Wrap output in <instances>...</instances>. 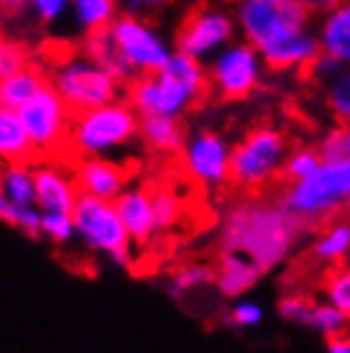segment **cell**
<instances>
[{
	"mask_svg": "<svg viewBox=\"0 0 350 353\" xmlns=\"http://www.w3.org/2000/svg\"><path fill=\"white\" fill-rule=\"evenodd\" d=\"M154 192V210H156V221H158V230L174 228L179 218H182V200L174 190L169 187H158V190H151Z\"/></svg>",
	"mask_w": 350,
	"mask_h": 353,
	"instance_id": "33",
	"label": "cell"
},
{
	"mask_svg": "<svg viewBox=\"0 0 350 353\" xmlns=\"http://www.w3.org/2000/svg\"><path fill=\"white\" fill-rule=\"evenodd\" d=\"M215 284V266L202 264V261H192V264L179 266L172 274V282H169V294L182 300L187 294L202 290V287H210Z\"/></svg>",
	"mask_w": 350,
	"mask_h": 353,
	"instance_id": "26",
	"label": "cell"
},
{
	"mask_svg": "<svg viewBox=\"0 0 350 353\" xmlns=\"http://www.w3.org/2000/svg\"><path fill=\"white\" fill-rule=\"evenodd\" d=\"M3 41H6V36H3V31H0V46H3Z\"/></svg>",
	"mask_w": 350,
	"mask_h": 353,
	"instance_id": "43",
	"label": "cell"
},
{
	"mask_svg": "<svg viewBox=\"0 0 350 353\" xmlns=\"http://www.w3.org/2000/svg\"><path fill=\"white\" fill-rule=\"evenodd\" d=\"M263 274L266 272L251 256L233 248H220L215 261V290L225 300H240L258 284Z\"/></svg>",
	"mask_w": 350,
	"mask_h": 353,
	"instance_id": "17",
	"label": "cell"
},
{
	"mask_svg": "<svg viewBox=\"0 0 350 353\" xmlns=\"http://www.w3.org/2000/svg\"><path fill=\"white\" fill-rule=\"evenodd\" d=\"M41 239L59 248H67L77 241V228L74 218L67 212H44L41 215Z\"/></svg>",
	"mask_w": 350,
	"mask_h": 353,
	"instance_id": "29",
	"label": "cell"
},
{
	"mask_svg": "<svg viewBox=\"0 0 350 353\" xmlns=\"http://www.w3.org/2000/svg\"><path fill=\"white\" fill-rule=\"evenodd\" d=\"M350 325V320L342 315L340 310L335 307L333 302H312V307H309V315H307V323L305 327H309V330H315L317 336H322L325 341L327 338L338 336V333H342L345 327Z\"/></svg>",
	"mask_w": 350,
	"mask_h": 353,
	"instance_id": "27",
	"label": "cell"
},
{
	"mask_svg": "<svg viewBox=\"0 0 350 353\" xmlns=\"http://www.w3.org/2000/svg\"><path fill=\"white\" fill-rule=\"evenodd\" d=\"M299 3L305 6V10L312 18H320V16H325L327 10H333L340 0H299Z\"/></svg>",
	"mask_w": 350,
	"mask_h": 353,
	"instance_id": "39",
	"label": "cell"
},
{
	"mask_svg": "<svg viewBox=\"0 0 350 353\" xmlns=\"http://www.w3.org/2000/svg\"><path fill=\"white\" fill-rule=\"evenodd\" d=\"M141 115L136 108L121 97L105 105L90 108L82 113H74L70 131V159H85V157H110L123 154L133 143L141 141Z\"/></svg>",
	"mask_w": 350,
	"mask_h": 353,
	"instance_id": "3",
	"label": "cell"
},
{
	"mask_svg": "<svg viewBox=\"0 0 350 353\" xmlns=\"http://www.w3.org/2000/svg\"><path fill=\"white\" fill-rule=\"evenodd\" d=\"M289 141L281 128L271 123L254 125L238 143H233L230 159V187L238 192L258 194L274 182L284 179V167L289 157Z\"/></svg>",
	"mask_w": 350,
	"mask_h": 353,
	"instance_id": "5",
	"label": "cell"
},
{
	"mask_svg": "<svg viewBox=\"0 0 350 353\" xmlns=\"http://www.w3.org/2000/svg\"><path fill=\"white\" fill-rule=\"evenodd\" d=\"M18 115L26 125L28 139L34 143L36 159H61V157H67L74 110L52 88V82L44 90H39L26 105L18 108Z\"/></svg>",
	"mask_w": 350,
	"mask_h": 353,
	"instance_id": "8",
	"label": "cell"
},
{
	"mask_svg": "<svg viewBox=\"0 0 350 353\" xmlns=\"http://www.w3.org/2000/svg\"><path fill=\"white\" fill-rule=\"evenodd\" d=\"M172 3H174V0H121V13L156 21Z\"/></svg>",
	"mask_w": 350,
	"mask_h": 353,
	"instance_id": "38",
	"label": "cell"
},
{
	"mask_svg": "<svg viewBox=\"0 0 350 353\" xmlns=\"http://www.w3.org/2000/svg\"><path fill=\"white\" fill-rule=\"evenodd\" d=\"M322 292L325 300L333 302L335 307L350 320V266H338L335 272L327 274Z\"/></svg>",
	"mask_w": 350,
	"mask_h": 353,
	"instance_id": "32",
	"label": "cell"
},
{
	"mask_svg": "<svg viewBox=\"0 0 350 353\" xmlns=\"http://www.w3.org/2000/svg\"><path fill=\"white\" fill-rule=\"evenodd\" d=\"M28 64H31V57H28L26 46L6 39L3 46H0V77H8V74L23 70Z\"/></svg>",
	"mask_w": 350,
	"mask_h": 353,
	"instance_id": "36",
	"label": "cell"
},
{
	"mask_svg": "<svg viewBox=\"0 0 350 353\" xmlns=\"http://www.w3.org/2000/svg\"><path fill=\"white\" fill-rule=\"evenodd\" d=\"M70 6L72 0H26V13L41 28H54L70 18Z\"/></svg>",
	"mask_w": 350,
	"mask_h": 353,
	"instance_id": "30",
	"label": "cell"
},
{
	"mask_svg": "<svg viewBox=\"0 0 350 353\" xmlns=\"http://www.w3.org/2000/svg\"><path fill=\"white\" fill-rule=\"evenodd\" d=\"M107 28H110L115 44L123 52L125 62L131 64L136 77L156 74L176 52L174 41H169L167 36L158 31L156 23L149 21V18H136L121 13Z\"/></svg>",
	"mask_w": 350,
	"mask_h": 353,
	"instance_id": "11",
	"label": "cell"
},
{
	"mask_svg": "<svg viewBox=\"0 0 350 353\" xmlns=\"http://www.w3.org/2000/svg\"><path fill=\"white\" fill-rule=\"evenodd\" d=\"M279 203L305 223V228L333 218L335 212L350 205V159L325 157L312 174L284 185Z\"/></svg>",
	"mask_w": 350,
	"mask_h": 353,
	"instance_id": "4",
	"label": "cell"
},
{
	"mask_svg": "<svg viewBox=\"0 0 350 353\" xmlns=\"http://www.w3.org/2000/svg\"><path fill=\"white\" fill-rule=\"evenodd\" d=\"M77 243L90 254L110 259L115 266L133 264V241L123 223L115 203L79 194V203L72 212Z\"/></svg>",
	"mask_w": 350,
	"mask_h": 353,
	"instance_id": "7",
	"label": "cell"
},
{
	"mask_svg": "<svg viewBox=\"0 0 350 353\" xmlns=\"http://www.w3.org/2000/svg\"><path fill=\"white\" fill-rule=\"evenodd\" d=\"M305 223L297 221L276 200H263L256 194L238 197L220 218V248H233L251 256L263 272L281 266L294 254Z\"/></svg>",
	"mask_w": 350,
	"mask_h": 353,
	"instance_id": "1",
	"label": "cell"
},
{
	"mask_svg": "<svg viewBox=\"0 0 350 353\" xmlns=\"http://www.w3.org/2000/svg\"><path fill=\"white\" fill-rule=\"evenodd\" d=\"M0 185L6 200L16 208L36 205V179H34V161H16L0 167Z\"/></svg>",
	"mask_w": 350,
	"mask_h": 353,
	"instance_id": "24",
	"label": "cell"
},
{
	"mask_svg": "<svg viewBox=\"0 0 350 353\" xmlns=\"http://www.w3.org/2000/svg\"><path fill=\"white\" fill-rule=\"evenodd\" d=\"M266 70L261 52L251 41L236 39L207 62L210 92L225 103L245 100L261 88Z\"/></svg>",
	"mask_w": 350,
	"mask_h": 353,
	"instance_id": "10",
	"label": "cell"
},
{
	"mask_svg": "<svg viewBox=\"0 0 350 353\" xmlns=\"http://www.w3.org/2000/svg\"><path fill=\"white\" fill-rule=\"evenodd\" d=\"M325 103L338 123H350V67L325 82Z\"/></svg>",
	"mask_w": 350,
	"mask_h": 353,
	"instance_id": "28",
	"label": "cell"
},
{
	"mask_svg": "<svg viewBox=\"0 0 350 353\" xmlns=\"http://www.w3.org/2000/svg\"><path fill=\"white\" fill-rule=\"evenodd\" d=\"M46 74L52 88L64 97V103L74 113L125 97V85L115 80L110 72L103 70L82 49L61 54L59 59H54Z\"/></svg>",
	"mask_w": 350,
	"mask_h": 353,
	"instance_id": "6",
	"label": "cell"
},
{
	"mask_svg": "<svg viewBox=\"0 0 350 353\" xmlns=\"http://www.w3.org/2000/svg\"><path fill=\"white\" fill-rule=\"evenodd\" d=\"M138 136L141 143L158 157H179L187 141L182 118H172V115H143Z\"/></svg>",
	"mask_w": 350,
	"mask_h": 353,
	"instance_id": "19",
	"label": "cell"
},
{
	"mask_svg": "<svg viewBox=\"0 0 350 353\" xmlns=\"http://www.w3.org/2000/svg\"><path fill=\"white\" fill-rule=\"evenodd\" d=\"M16 161H36L34 143L18 110L0 105V164H16Z\"/></svg>",
	"mask_w": 350,
	"mask_h": 353,
	"instance_id": "21",
	"label": "cell"
},
{
	"mask_svg": "<svg viewBox=\"0 0 350 353\" xmlns=\"http://www.w3.org/2000/svg\"><path fill=\"white\" fill-rule=\"evenodd\" d=\"M0 167H3V164H0ZM16 212H18V208L6 200V194H3V185H0V223H6V225L13 228V223H16Z\"/></svg>",
	"mask_w": 350,
	"mask_h": 353,
	"instance_id": "41",
	"label": "cell"
},
{
	"mask_svg": "<svg viewBox=\"0 0 350 353\" xmlns=\"http://www.w3.org/2000/svg\"><path fill=\"white\" fill-rule=\"evenodd\" d=\"M26 10V0H0V16L13 18Z\"/></svg>",
	"mask_w": 350,
	"mask_h": 353,
	"instance_id": "42",
	"label": "cell"
},
{
	"mask_svg": "<svg viewBox=\"0 0 350 353\" xmlns=\"http://www.w3.org/2000/svg\"><path fill=\"white\" fill-rule=\"evenodd\" d=\"M327 351L330 353H350V330L345 327L342 333L327 338Z\"/></svg>",
	"mask_w": 350,
	"mask_h": 353,
	"instance_id": "40",
	"label": "cell"
},
{
	"mask_svg": "<svg viewBox=\"0 0 350 353\" xmlns=\"http://www.w3.org/2000/svg\"><path fill=\"white\" fill-rule=\"evenodd\" d=\"M230 159H233V146L225 141L223 133L212 128L187 133V141L179 151L184 174L207 192H218L230 185Z\"/></svg>",
	"mask_w": 350,
	"mask_h": 353,
	"instance_id": "13",
	"label": "cell"
},
{
	"mask_svg": "<svg viewBox=\"0 0 350 353\" xmlns=\"http://www.w3.org/2000/svg\"><path fill=\"white\" fill-rule=\"evenodd\" d=\"M350 254V223L338 221L320 230V236L312 243V256L320 264L335 266L342 264Z\"/></svg>",
	"mask_w": 350,
	"mask_h": 353,
	"instance_id": "25",
	"label": "cell"
},
{
	"mask_svg": "<svg viewBox=\"0 0 350 353\" xmlns=\"http://www.w3.org/2000/svg\"><path fill=\"white\" fill-rule=\"evenodd\" d=\"M36 205L41 212H67L72 215L79 203V185L72 164L64 167L61 159H39L34 164Z\"/></svg>",
	"mask_w": 350,
	"mask_h": 353,
	"instance_id": "14",
	"label": "cell"
},
{
	"mask_svg": "<svg viewBox=\"0 0 350 353\" xmlns=\"http://www.w3.org/2000/svg\"><path fill=\"white\" fill-rule=\"evenodd\" d=\"M322 151L320 146H297V149L289 151L287 157V167H284V179L291 182V179H302V176L312 174L320 164H322Z\"/></svg>",
	"mask_w": 350,
	"mask_h": 353,
	"instance_id": "31",
	"label": "cell"
},
{
	"mask_svg": "<svg viewBox=\"0 0 350 353\" xmlns=\"http://www.w3.org/2000/svg\"><path fill=\"white\" fill-rule=\"evenodd\" d=\"M115 208H118L125 228L131 233L133 246H146V243H151L161 233L156 221V210H154V192H151L149 187L128 185L125 192L115 200Z\"/></svg>",
	"mask_w": 350,
	"mask_h": 353,
	"instance_id": "16",
	"label": "cell"
},
{
	"mask_svg": "<svg viewBox=\"0 0 350 353\" xmlns=\"http://www.w3.org/2000/svg\"><path fill=\"white\" fill-rule=\"evenodd\" d=\"M315 31L322 54L350 67V0H340L333 10L317 18Z\"/></svg>",
	"mask_w": 350,
	"mask_h": 353,
	"instance_id": "18",
	"label": "cell"
},
{
	"mask_svg": "<svg viewBox=\"0 0 350 353\" xmlns=\"http://www.w3.org/2000/svg\"><path fill=\"white\" fill-rule=\"evenodd\" d=\"M312 297H307L302 292H289V294H284L276 305V312H279L281 320H287L291 325H302L305 327L307 323V315H309V307H312Z\"/></svg>",
	"mask_w": 350,
	"mask_h": 353,
	"instance_id": "34",
	"label": "cell"
},
{
	"mask_svg": "<svg viewBox=\"0 0 350 353\" xmlns=\"http://www.w3.org/2000/svg\"><path fill=\"white\" fill-rule=\"evenodd\" d=\"M121 16V0H72L70 18L79 34L103 31Z\"/></svg>",
	"mask_w": 350,
	"mask_h": 353,
	"instance_id": "23",
	"label": "cell"
},
{
	"mask_svg": "<svg viewBox=\"0 0 350 353\" xmlns=\"http://www.w3.org/2000/svg\"><path fill=\"white\" fill-rule=\"evenodd\" d=\"M236 13L218 8V6H197L184 16V21L176 28L174 49L207 64L230 41H236Z\"/></svg>",
	"mask_w": 350,
	"mask_h": 353,
	"instance_id": "12",
	"label": "cell"
},
{
	"mask_svg": "<svg viewBox=\"0 0 350 353\" xmlns=\"http://www.w3.org/2000/svg\"><path fill=\"white\" fill-rule=\"evenodd\" d=\"M210 95L207 64L174 52L156 74H141L125 85V100L143 115H172L184 118Z\"/></svg>",
	"mask_w": 350,
	"mask_h": 353,
	"instance_id": "2",
	"label": "cell"
},
{
	"mask_svg": "<svg viewBox=\"0 0 350 353\" xmlns=\"http://www.w3.org/2000/svg\"><path fill=\"white\" fill-rule=\"evenodd\" d=\"M238 34L263 52L294 31L312 26V16L299 0H236Z\"/></svg>",
	"mask_w": 350,
	"mask_h": 353,
	"instance_id": "9",
	"label": "cell"
},
{
	"mask_svg": "<svg viewBox=\"0 0 350 353\" xmlns=\"http://www.w3.org/2000/svg\"><path fill=\"white\" fill-rule=\"evenodd\" d=\"M322 157H342L350 159V123H338V128L327 133L320 143Z\"/></svg>",
	"mask_w": 350,
	"mask_h": 353,
	"instance_id": "37",
	"label": "cell"
},
{
	"mask_svg": "<svg viewBox=\"0 0 350 353\" xmlns=\"http://www.w3.org/2000/svg\"><path fill=\"white\" fill-rule=\"evenodd\" d=\"M225 320H228L230 327L251 330V327H258L263 323V307L254 300H238Z\"/></svg>",
	"mask_w": 350,
	"mask_h": 353,
	"instance_id": "35",
	"label": "cell"
},
{
	"mask_svg": "<svg viewBox=\"0 0 350 353\" xmlns=\"http://www.w3.org/2000/svg\"><path fill=\"white\" fill-rule=\"evenodd\" d=\"M46 85H49V74L34 67V64H28L23 70L8 74V77H0V105L18 110Z\"/></svg>",
	"mask_w": 350,
	"mask_h": 353,
	"instance_id": "22",
	"label": "cell"
},
{
	"mask_svg": "<svg viewBox=\"0 0 350 353\" xmlns=\"http://www.w3.org/2000/svg\"><path fill=\"white\" fill-rule=\"evenodd\" d=\"M72 172L79 185V192L115 203L128 187V169L110 157H85L72 159Z\"/></svg>",
	"mask_w": 350,
	"mask_h": 353,
	"instance_id": "15",
	"label": "cell"
},
{
	"mask_svg": "<svg viewBox=\"0 0 350 353\" xmlns=\"http://www.w3.org/2000/svg\"><path fill=\"white\" fill-rule=\"evenodd\" d=\"M79 49L88 54V57H92L103 70L110 72L115 80L123 82V85H128V82L136 80L131 64L125 62L123 52L118 49L113 34H110V28H103V31H95V34H85L82 41H79Z\"/></svg>",
	"mask_w": 350,
	"mask_h": 353,
	"instance_id": "20",
	"label": "cell"
}]
</instances>
